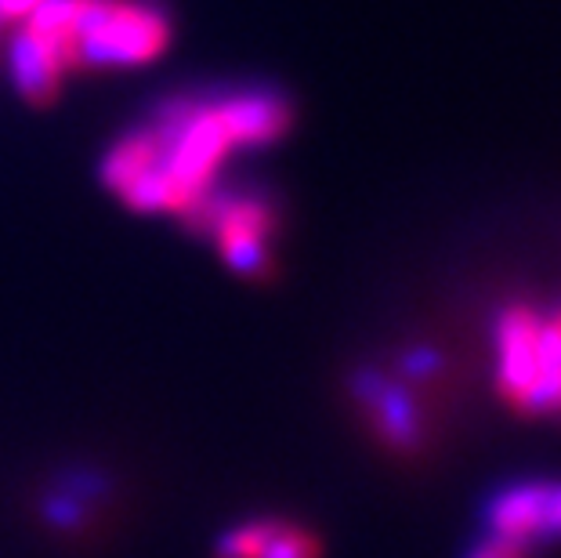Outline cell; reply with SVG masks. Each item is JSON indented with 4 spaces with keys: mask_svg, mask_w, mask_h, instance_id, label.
Segmentation results:
<instances>
[{
    "mask_svg": "<svg viewBox=\"0 0 561 558\" xmlns=\"http://www.w3.org/2000/svg\"><path fill=\"white\" fill-rule=\"evenodd\" d=\"M290 124V105L272 91H236L218 99H174L149 127L113 146L105 182L141 210L188 215L210 193L232 149L276 141Z\"/></svg>",
    "mask_w": 561,
    "mask_h": 558,
    "instance_id": "cell-1",
    "label": "cell"
},
{
    "mask_svg": "<svg viewBox=\"0 0 561 558\" xmlns=\"http://www.w3.org/2000/svg\"><path fill=\"white\" fill-rule=\"evenodd\" d=\"M471 558H529V544H518V540L493 537L489 544H482V548L474 551Z\"/></svg>",
    "mask_w": 561,
    "mask_h": 558,
    "instance_id": "cell-7",
    "label": "cell"
},
{
    "mask_svg": "<svg viewBox=\"0 0 561 558\" xmlns=\"http://www.w3.org/2000/svg\"><path fill=\"white\" fill-rule=\"evenodd\" d=\"M319 540L312 537V533L297 529V526H276V533H272L268 540V551L265 558H319Z\"/></svg>",
    "mask_w": 561,
    "mask_h": 558,
    "instance_id": "cell-6",
    "label": "cell"
},
{
    "mask_svg": "<svg viewBox=\"0 0 561 558\" xmlns=\"http://www.w3.org/2000/svg\"><path fill=\"white\" fill-rule=\"evenodd\" d=\"M551 501H554L551 486H529V490H511L504 497H496L489 504L493 537L529 544V548L536 537H558L551 522Z\"/></svg>",
    "mask_w": 561,
    "mask_h": 558,
    "instance_id": "cell-4",
    "label": "cell"
},
{
    "mask_svg": "<svg viewBox=\"0 0 561 558\" xmlns=\"http://www.w3.org/2000/svg\"><path fill=\"white\" fill-rule=\"evenodd\" d=\"M185 218L193 229L210 232L218 240V251L232 269H240L254 280L268 276L272 258L265 251V240L276 232V210H272V204L250 196L207 193Z\"/></svg>",
    "mask_w": 561,
    "mask_h": 558,
    "instance_id": "cell-3",
    "label": "cell"
},
{
    "mask_svg": "<svg viewBox=\"0 0 561 558\" xmlns=\"http://www.w3.org/2000/svg\"><path fill=\"white\" fill-rule=\"evenodd\" d=\"M167 19L138 0H83L80 8V66H135L160 55Z\"/></svg>",
    "mask_w": 561,
    "mask_h": 558,
    "instance_id": "cell-2",
    "label": "cell"
},
{
    "mask_svg": "<svg viewBox=\"0 0 561 558\" xmlns=\"http://www.w3.org/2000/svg\"><path fill=\"white\" fill-rule=\"evenodd\" d=\"M272 533H276L272 522H250L218 544V558H265Z\"/></svg>",
    "mask_w": 561,
    "mask_h": 558,
    "instance_id": "cell-5",
    "label": "cell"
},
{
    "mask_svg": "<svg viewBox=\"0 0 561 558\" xmlns=\"http://www.w3.org/2000/svg\"><path fill=\"white\" fill-rule=\"evenodd\" d=\"M44 0H0V19H26Z\"/></svg>",
    "mask_w": 561,
    "mask_h": 558,
    "instance_id": "cell-8",
    "label": "cell"
}]
</instances>
